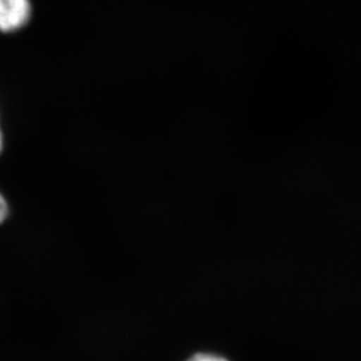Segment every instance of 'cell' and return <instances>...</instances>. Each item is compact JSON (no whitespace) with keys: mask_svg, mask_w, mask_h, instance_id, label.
Returning a JSON list of instances; mask_svg holds the SVG:
<instances>
[{"mask_svg":"<svg viewBox=\"0 0 361 361\" xmlns=\"http://www.w3.org/2000/svg\"><path fill=\"white\" fill-rule=\"evenodd\" d=\"M31 15L28 0H0V31L10 32L25 26Z\"/></svg>","mask_w":361,"mask_h":361,"instance_id":"1","label":"cell"},{"mask_svg":"<svg viewBox=\"0 0 361 361\" xmlns=\"http://www.w3.org/2000/svg\"><path fill=\"white\" fill-rule=\"evenodd\" d=\"M7 214H8L7 202H6L4 197L0 194V222H3L4 219H7Z\"/></svg>","mask_w":361,"mask_h":361,"instance_id":"3","label":"cell"},{"mask_svg":"<svg viewBox=\"0 0 361 361\" xmlns=\"http://www.w3.org/2000/svg\"><path fill=\"white\" fill-rule=\"evenodd\" d=\"M0 149H1V137H0Z\"/></svg>","mask_w":361,"mask_h":361,"instance_id":"4","label":"cell"},{"mask_svg":"<svg viewBox=\"0 0 361 361\" xmlns=\"http://www.w3.org/2000/svg\"><path fill=\"white\" fill-rule=\"evenodd\" d=\"M188 361H229L222 356L212 355V353H197Z\"/></svg>","mask_w":361,"mask_h":361,"instance_id":"2","label":"cell"}]
</instances>
